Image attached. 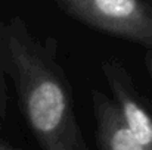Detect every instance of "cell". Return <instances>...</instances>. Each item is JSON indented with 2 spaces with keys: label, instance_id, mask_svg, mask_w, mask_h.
Masks as SVG:
<instances>
[{
  "label": "cell",
  "instance_id": "obj_1",
  "mask_svg": "<svg viewBox=\"0 0 152 150\" xmlns=\"http://www.w3.org/2000/svg\"><path fill=\"white\" fill-rule=\"evenodd\" d=\"M0 63L18 106L42 150H90L74 107L72 87L58 41L39 40L25 21L0 22Z\"/></svg>",
  "mask_w": 152,
  "mask_h": 150
},
{
  "label": "cell",
  "instance_id": "obj_2",
  "mask_svg": "<svg viewBox=\"0 0 152 150\" xmlns=\"http://www.w3.org/2000/svg\"><path fill=\"white\" fill-rule=\"evenodd\" d=\"M71 18L152 50V0H53Z\"/></svg>",
  "mask_w": 152,
  "mask_h": 150
},
{
  "label": "cell",
  "instance_id": "obj_3",
  "mask_svg": "<svg viewBox=\"0 0 152 150\" xmlns=\"http://www.w3.org/2000/svg\"><path fill=\"white\" fill-rule=\"evenodd\" d=\"M101 69L124 125L140 144L152 150V113L136 88L133 77L115 57L105 59Z\"/></svg>",
  "mask_w": 152,
  "mask_h": 150
},
{
  "label": "cell",
  "instance_id": "obj_4",
  "mask_svg": "<svg viewBox=\"0 0 152 150\" xmlns=\"http://www.w3.org/2000/svg\"><path fill=\"white\" fill-rule=\"evenodd\" d=\"M90 99L96 122V150H149L130 134L111 97L92 88Z\"/></svg>",
  "mask_w": 152,
  "mask_h": 150
},
{
  "label": "cell",
  "instance_id": "obj_5",
  "mask_svg": "<svg viewBox=\"0 0 152 150\" xmlns=\"http://www.w3.org/2000/svg\"><path fill=\"white\" fill-rule=\"evenodd\" d=\"M7 109H9V94H7V83L4 72L1 69L0 63V119L4 121L7 116Z\"/></svg>",
  "mask_w": 152,
  "mask_h": 150
},
{
  "label": "cell",
  "instance_id": "obj_6",
  "mask_svg": "<svg viewBox=\"0 0 152 150\" xmlns=\"http://www.w3.org/2000/svg\"><path fill=\"white\" fill-rule=\"evenodd\" d=\"M145 66H146L148 74L152 80V50H146V53H145Z\"/></svg>",
  "mask_w": 152,
  "mask_h": 150
},
{
  "label": "cell",
  "instance_id": "obj_7",
  "mask_svg": "<svg viewBox=\"0 0 152 150\" xmlns=\"http://www.w3.org/2000/svg\"><path fill=\"white\" fill-rule=\"evenodd\" d=\"M0 150H18L16 147H13L10 143H7L4 138L0 137Z\"/></svg>",
  "mask_w": 152,
  "mask_h": 150
}]
</instances>
